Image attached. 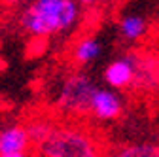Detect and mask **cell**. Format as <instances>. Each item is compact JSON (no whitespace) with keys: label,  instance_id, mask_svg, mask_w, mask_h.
<instances>
[{"label":"cell","instance_id":"1","mask_svg":"<svg viewBox=\"0 0 159 157\" xmlns=\"http://www.w3.org/2000/svg\"><path fill=\"white\" fill-rule=\"evenodd\" d=\"M78 0H30L19 11L17 23L25 34L30 38H49L72 30L80 17Z\"/></svg>","mask_w":159,"mask_h":157},{"label":"cell","instance_id":"2","mask_svg":"<svg viewBox=\"0 0 159 157\" xmlns=\"http://www.w3.org/2000/svg\"><path fill=\"white\" fill-rule=\"evenodd\" d=\"M38 150L44 157H104L91 132L72 125H57Z\"/></svg>","mask_w":159,"mask_h":157},{"label":"cell","instance_id":"3","mask_svg":"<svg viewBox=\"0 0 159 157\" xmlns=\"http://www.w3.org/2000/svg\"><path fill=\"white\" fill-rule=\"evenodd\" d=\"M98 85L91 80L87 74H70L59 85V91L55 95L57 108L68 114V115H80L85 114L91 108L93 93Z\"/></svg>","mask_w":159,"mask_h":157},{"label":"cell","instance_id":"4","mask_svg":"<svg viewBox=\"0 0 159 157\" xmlns=\"http://www.w3.org/2000/svg\"><path fill=\"white\" fill-rule=\"evenodd\" d=\"M125 102L119 89L114 87H97L91 99V108L89 114L101 121H114L123 114Z\"/></svg>","mask_w":159,"mask_h":157},{"label":"cell","instance_id":"5","mask_svg":"<svg viewBox=\"0 0 159 157\" xmlns=\"http://www.w3.org/2000/svg\"><path fill=\"white\" fill-rule=\"evenodd\" d=\"M138 61H140V59L136 55H125V57L114 59L102 72L106 85H110L114 89H125L133 82H136Z\"/></svg>","mask_w":159,"mask_h":157},{"label":"cell","instance_id":"6","mask_svg":"<svg viewBox=\"0 0 159 157\" xmlns=\"http://www.w3.org/2000/svg\"><path fill=\"white\" fill-rule=\"evenodd\" d=\"M32 146L27 127L21 125H10L0 132V153H17V151H29Z\"/></svg>","mask_w":159,"mask_h":157},{"label":"cell","instance_id":"7","mask_svg":"<svg viewBox=\"0 0 159 157\" xmlns=\"http://www.w3.org/2000/svg\"><path fill=\"white\" fill-rule=\"evenodd\" d=\"M102 53V44L95 36H85L74 46V61L78 65H91Z\"/></svg>","mask_w":159,"mask_h":157},{"label":"cell","instance_id":"8","mask_svg":"<svg viewBox=\"0 0 159 157\" xmlns=\"http://www.w3.org/2000/svg\"><path fill=\"white\" fill-rule=\"evenodd\" d=\"M117 29H119V34H121L125 40L129 42H136L146 34L148 30V23L142 15H136V13H131V15H123L117 23Z\"/></svg>","mask_w":159,"mask_h":157},{"label":"cell","instance_id":"9","mask_svg":"<svg viewBox=\"0 0 159 157\" xmlns=\"http://www.w3.org/2000/svg\"><path fill=\"white\" fill-rule=\"evenodd\" d=\"M110 157H159V144L150 142H133L116 148Z\"/></svg>","mask_w":159,"mask_h":157},{"label":"cell","instance_id":"10","mask_svg":"<svg viewBox=\"0 0 159 157\" xmlns=\"http://www.w3.org/2000/svg\"><path fill=\"white\" fill-rule=\"evenodd\" d=\"M57 125H53L51 121L48 119H32L27 123V131H29V136H30V142L34 148H40L49 136L51 132L55 131Z\"/></svg>","mask_w":159,"mask_h":157},{"label":"cell","instance_id":"11","mask_svg":"<svg viewBox=\"0 0 159 157\" xmlns=\"http://www.w3.org/2000/svg\"><path fill=\"white\" fill-rule=\"evenodd\" d=\"M4 4H8V6H19V4H27V2H30V0H2Z\"/></svg>","mask_w":159,"mask_h":157},{"label":"cell","instance_id":"12","mask_svg":"<svg viewBox=\"0 0 159 157\" xmlns=\"http://www.w3.org/2000/svg\"><path fill=\"white\" fill-rule=\"evenodd\" d=\"M0 157H27L25 151H17V153H0Z\"/></svg>","mask_w":159,"mask_h":157},{"label":"cell","instance_id":"13","mask_svg":"<svg viewBox=\"0 0 159 157\" xmlns=\"http://www.w3.org/2000/svg\"><path fill=\"white\" fill-rule=\"evenodd\" d=\"M78 2L82 4V6H93V4H97V2H98V0H78Z\"/></svg>","mask_w":159,"mask_h":157},{"label":"cell","instance_id":"14","mask_svg":"<svg viewBox=\"0 0 159 157\" xmlns=\"http://www.w3.org/2000/svg\"><path fill=\"white\" fill-rule=\"evenodd\" d=\"M102 2H112V0H102Z\"/></svg>","mask_w":159,"mask_h":157}]
</instances>
